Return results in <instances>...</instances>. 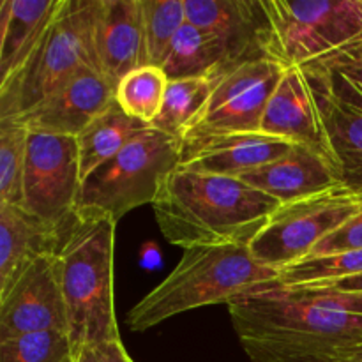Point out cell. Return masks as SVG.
<instances>
[{
  "instance_id": "20",
  "label": "cell",
  "mask_w": 362,
  "mask_h": 362,
  "mask_svg": "<svg viewBox=\"0 0 362 362\" xmlns=\"http://www.w3.org/2000/svg\"><path fill=\"white\" fill-rule=\"evenodd\" d=\"M64 0H2L0 4V85L25 66Z\"/></svg>"
},
{
  "instance_id": "4",
  "label": "cell",
  "mask_w": 362,
  "mask_h": 362,
  "mask_svg": "<svg viewBox=\"0 0 362 362\" xmlns=\"http://www.w3.org/2000/svg\"><path fill=\"white\" fill-rule=\"evenodd\" d=\"M278 278L279 271L255 260L250 244L189 247L165 281L129 311L127 325L133 332H145L198 308L228 306Z\"/></svg>"
},
{
  "instance_id": "3",
  "label": "cell",
  "mask_w": 362,
  "mask_h": 362,
  "mask_svg": "<svg viewBox=\"0 0 362 362\" xmlns=\"http://www.w3.org/2000/svg\"><path fill=\"white\" fill-rule=\"evenodd\" d=\"M117 223L78 211L53 255L67 311V334L76 354L92 343L120 339L115 315Z\"/></svg>"
},
{
  "instance_id": "17",
  "label": "cell",
  "mask_w": 362,
  "mask_h": 362,
  "mask_svg": "<svg viewBox=\"0 0 362 362\" xmlns=\"http://www.w3.org/2000/svg\"><path fill=\"white\" fill-rule=\"evenodd\" d=\"M260 131L293 145L310 147L327 158L313 88L300 67L285 71L265 108Z\"/></svg>"
},
{
  "instance_id": "5",
  "label": "cell",
  "mask_w": 362,
  "mask_h": 362,
  "mask_svg": "<svg viewBox=\"0 0 362 362\" xmlns=\"http://www.w3.org/2000/svg\"><path fill=\"white\" fill-rule=\"evenodd\" d=\"M99 0L64 6L25 66L0 85V120H20L85 69H98L94 28Z\"/></svg>"
},
{
  "instance_id": "15",
  "label": "cell",
  "mask_w": 362,
  "mask_h": 362,
  "mask_svg": "<svg viewBox=\"0 0 362 362\" xmlns=\"http://www.w3.org/2000/svg\"><path fill=\"white\" fill-rule=\"evenodd\" d=\"M94 41L99 71L117 88L126 74L145 66L140 0H99Z\"/></svg>"
},
{
  "instance_id": "25",
  "label": "cell",
  "mask_w": 362,
  "mask_h": 362,
  "mask_svg": "<svg viewBox=\"0 0 362 362\" xmlns=\"http://www.w3.org/2000/svg\"><path fill=\"white\" fill-rule=\"evenodd\" d=\"M168 76L158 66H141L119 81L115 101L127 115L151 126L163 108Z\"/></svg>"
},
{
  "instance_id": "24",
  "label": "cell",
  "mask_w": 362,
  "mask_h": 362,
  "mask_svg": "<svg viewBox=\"0 0 362 362\" xmlns=\"http://www.w3.org/2000/svg\"><path fill=\"white\" fill-rule=\"evenodd\" d=\"M216 78H184V80H173L166 88L163 108L158 119L151 124V127L170 134V136L182 140L202 110L211 99L214 90Z\"/></svg>"
},
{
  "instance_id": "2",
  "label": "cell",
  "mask_w": 362,
  "mask_h": 362,
  "mask_svg": "<svg viewBox=\"0 0 362 362\" xmlns=\"http://www.w3.org/2000/svg\"><path fill=\"white\" fill-rule=\"evenodd\" d=\"M279 202L243 179L177 168L163 182L152 209L173 246L250 244Z\"/></svg>"
},
{
  "instance_id": "9",
  "label": "cell",
  "mask_w": 362,
  "mask_h": 362,
  "mask_svg": "<svg viewBox=\"0 0 362 362\" xmlns=\"http://www.w3.org/2000/svg\"><path fill=\"white\" fill-rule=\"evenodd\" d=\"M80 191L78 138L30 131L25 165L23 209L64 235L78 218Z\"/></svg>"
},
{
  "instance_id": "28",
  "label": "cell",
  "mask_w": 362,
  "mask_h": 362,
  "mask_svg": "<svg viewBox=\"0 0 362 362\" xmlns=\"http://www.w3.org/2000/svg\"><path fill=\"white\" fill-rule=\"evenodd\" d=\"M362 274V251L308 257L279 271V286H320Z\"/></svg>"
},
{
  "instance_id": "23",
  "label": "cell",
  "mask_w": 362,
  "mask_h": 362,
  "mask_svg": "<svg viewBox=\"0 0 362 362\" xmlns=\"http://www.w3.org/2000/svg\"><path fill=\"white\" fill-rule=\"evenodd\" d=\"M310 83L346 105L362 108V37L300 66Z\"/></svg>"
},
{
  "instance_id": "33",
  "label": "cell",
  "mask_w": 362,
  "mask_h": 362,
  "mask_svg": "<svg viewBox=\"0 0 362 362\" xmlns=\"http://www.w3.org/2000/svg\"><path fill=\"white\" fill-rule=\"evenodd\" d=\"M317 288L334 290V292H346V293H362V274L341 279V281L329 283V285H320L317 286Z\"/></svg>"
},
{
  "instance_id": "32",
  "label": "cell",
  "mask_w": 362,
  "mask_h": 362,
  "mask_svg": "<svg viewBox=\"0 0 362 362\" xmlns=\"http://www.w3.org/2000/svg\"><path fill=\"white\" fill-rule=\"evenodd\" d=\"M140 265L145 271H158L163 267V253L152 240L145 243L140 250Z\"/></svg>"
},
{
  "instance_id": "27",
  "label": "cell",
  "mask_w": 362,
  "mask_h": 362,
  "mask_svg": "<svg viewBox=\"0 0 362 362\" xmlns=\"http://www.w3.org/2000/svg\"><path fill=\"white\" fill-rule=\"evenodd\" d=\"M28 133L18 120H0V205L23 207Z\"/></svg>"
},
{
  "instance_id": "16",
  "label": "cell",
  "mask_w": 362,
  "mask_h": 362,
  "mask_svg": "<svg viewBox=\"0 0 362 362\" xmlns=\"http://www.w3.org/2000/svg\"><path fill=\"white\" fill-rule=\"evenodd\" d=\"M240 179L281 205L343 186L331 161L304 145H293L285 156Z\"/></svg>"
},
{
  "instance_id": "31",
  "label": "cell",
  "mask_w": 362,
  "mask_h": 362,
  "mask_svg": "<svg viewBox=\"0 0 362 362\" xmlns=\"http://www.w3.org/2000/svg\"><path fill=\"white\" fill-rule=\"evenodd\" d=\"M76 362H133L120 339L92 343L76 354Z\"/></svg>"
},
{
  "instance_id": "6",
  "label": "cell",
  "mask_w": 362,
  "mask_h": 362,
  "mask_svg": "<svg viewBox=\"0 0 362 362\" xmlns=\"http://www.w3.org/2000/svg\"><path fill=\"white\" fill-rule=\"evenodd\" d=\"M179 161L180 140L147 127L81 182L78 211L119 223L140 205L154 204L166 177L179 168Z\"/></svg>"
},
{
  "instance_id": "1",
  "label": "cell",
  "mask_w": 362,
  "mask_h": 362,
  "mask_svg": "<svg viewBox=\"0 0 362 362\" xmlns=\"http://www.w3.org/2000/svg\"><path fill=\"white\" fill-rule=\"evenodd\" d=\"M251 362H346L362 345V315L315 286H260L228 304Z\"/></svg>"
},
{
  "instance_id": "21",
  "label": "cell",
  "mask_w": 362,
  "mask_h": 362,
  "mask_svg": "<svg viewBox=\"0 0 362 362\" xmlns=\"http://www.w3.org/2000/svg\"><path fill=\"white\" fill-rule=\"evenodd\" d=\"M161 69L170 81L184 78H219L230 71L228 53L216 35L197 25H182L170 46Z\"/></svg>"
},
{
  "instance_id": "19",
  "label": "cell",
  "mask_w": 362,
  "mask_h": 362,
  "mask_svg": "<svg viewBox=\"0 0 362 362\" xmlns=\"http://www.w3.org/2000/svg\"><path fill=\"white\" fill-rule=\"evenodd\" d=\"M310 85L313 88L329 161L339 182L362 197V108L346 105L324 88Z\"/></svg>"
},
{
  "instance_id": "10",
  "label": "cell",
  "mask_w": 362,
  "mask_h": 362,
  "mask_svg": "<svg viewBox=\"0 0 362 362\" xmlns=\"http://www.w3.org/2000/svg\"><path fill=\"white\" fill-rule=\"evenodd\" d=\"M285 71L274 60L255 59L216 78L211 99L182 140L260 131L265 108Z\"/></svg>"
},
{
  "instance_id": "12",
  "label": "cell",
  "mask_w": 362,
  "mask_h": 362,
  "mask_svg": "<svg viewBox=\"0 0 362 362\" xmlns=\"http://www.w3.org/2000/svg\"><path fill=\"white\" fill-rule=\"evenodd\" d=\"M292 147L290 141L262 131L186 138L180 140L179 168L240 179L279 159Z\"/></svg>"
},
{
  "instance_id": "7",
  "label": "cell",
  "mask_w": 362,
  "mask_h": 362,
  "mask_svg": "<svg viewBox=\"0 0 362 362\" xmlns=\"http://www.w3.org/2000/svg\"><path fill=\"white\" fill-rule=\"evenodd\" d=\"M264 52L300 67L362 37V0H262Z\"/></svg>"
},
{
  "instance_id": "13",
  "label": "cell",
  "mask_w": 362,
  "mask_h": 362,
  "mask_svg": "<svg viewBox=\"0 0 362 362\" xmlns=\"http://www.w3.org/2000/svg\"><path fill=\"white\" fill-rule=\"evenodd\" d=\"M115 103V87L98 69H85L18 122L32 133L78 136Z\"/></svg>"
},
{
  "instance_id": "29",
  "label": "cell",
  "mask_w": 362,
  "mask_h": 362,
  "mask_svg": "<svg viewBox=\"0 0 362 362\" xmlns=\"http://www.w3.org/2000/svg\"><path fill=\"white\" fill-rule=\"evenodd\" d=\"M0 362H76V350L67 332H34L0 341Z\"/></svg>"
},
{
  "instance_id": "18",
  "label": "cell",
  "mask_w": 362,
  "mask_h": 362,
  "mask_svg": "<svg viewBox=\"0 0 362 362\" xmlns=\"http://www.w3.org/2000/svg\"><path fill=\"white\" fill-rule=\"evenodd\" d=\"M60 233L18 205H0V299L37 258L53 255Z\"/></svg>"
},
{
  "instance_id": "14",
  "label": "cell",
  "mask_w": 362,
  "mask_h": 362,
  "mask_svg": "<svg viewBox=\"0 0 362 362\" xmlns=\"http://www.w3.org/2000/svg\"><path fill=\"white\" fill-rule=\"evenodd\" d=\"M187 21L211 32L225 45L230 69L264 52L265 13L262 0H184Z\"/></svg>"
},
{
  "instance_id": "22",
  "label": "cell",
  "mask_w": 362,
  "mask_h": 362,
  "mask_svg": "<svg viewBox=\"0 0 362 362\" xmlns=\"http://www.w3.org/2000/svg\"><path fill=\"white\" fill-rule=\"evenodd\" d=\"M147 127L151 126L127 115L117 101L95 117L76 136L80 148L81 182L99 166L120 154Z\"/></svg>"
},
{
  "instance_id": "34",
  "label": "cell",
  "mask_w": 362,
  "mask_h": 362,
  "mask_svg": "<svg viewBox=\"0 0 362 362\" xmlns=\"http://www.w3.org/2000/svg\"><path fill=\"white\" fill-rule=\"evenodd\" d=\"M346 362H362V345L357 346V349L350 354V357L346 359Z\"/></svg>"
},
{
  "instance_id": "8",
  "label": "cell",
  "mask_w": 362,
  "mask_h": 362,
  "mask_svg": "<svg viewBox=\"0 0 362 362\" xmlns=\"http://www.w3.org/2000/svg\"><path fill=\"white\" fill-rule=\"evenodd\" d=\"M361 211L362 197L345 186L283 204L251 240L250 251L258 264L281 271L310 257L318 243Z\"/></svg>"
},
{
  "instance_id": "26",
  "label": "cell",
  "mask_w": 362,
  "mask_h": 362,
  "mask_svg": "<svg viewBox=\"0 0 362 362\" xmlns=\"http://www.w3.org/2000/svg\"><path fill=\"white\" fill-rule=\"evenodd\" d=\"M144 13L145 66L161 67L177 32L187 21L184 0H140Z\"/></svg>"
},
{
  "instance_id": "11",
  "label": "cell",
  "mask_w": 362,
  "mask_h": 362,
  "mask_svg": "<svg viewBox=\"0 0 362 362\" xmlns=\"http://www.w3.org/2000/svg\"><path fill=\"white\" fill-rule=\"evenodd\" d=\"M48 331L67 332V311L55 255L37 258L0 299V341Z\"/></svg>"
},
{
  "instance_id": "30",
  "label": "cell",
  "mask_w": 362,
  "mask_h": 362,
  "mask_svg": "<svg viewBox=\"0 0 362 362\" xmlns=\"http://www.w3.org/2000/svg\"><path fill=\"white\" fill-rule=\"evenodd\" d=\"M346 251H362V211L318 243L310 257H324Z\"/></svg>"
}]
</instances>
